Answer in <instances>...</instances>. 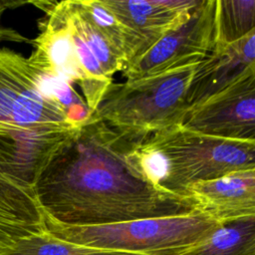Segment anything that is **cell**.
Instances as JSON below:
<instances>
[{
  "instance_id": "15",
  "label": "cell",
  "mask_w": 255,
  "mask_h": 255,
  "mask_svg": "<svg viewBox=\"0 0 255 255\" xmlns=\"http://www.w3.org/2000/svg\"><path fill=\"white\" fill-rule=\"evenodd\" d=\"M22 255H138L90 247L59 238L48 228L34 235Z\"/></svg>"
},
{
  "instance_id": "11",
  "label": "cell",
  "mask_w": 255,
  "mask_h": 255,
  "mask_svg": "<svg viewBox=\"0 0 255 255\" xmlns=\"http://www.w3.org/2000/svg\"><path fill=\"white\" fill-rule=\"evenodd\" d=\"M255 67V31L232 44L215 47L200 63L189 83V109L222 91Z\"/></svg>"
},
{
  "instance_id": "14",
  "label": "cell",
  "mask_w": 255,
  "mask_h": 255,
  "mask_svg": "<svg viewBox=\"0 0 255 255\" xmlns=\"http://www.w3.org/2000/svg\"><path fill=\"white\" fill-rule=\"evenodd\" d=\"M216 46L237 42L255 31V0H216Z\"/></svg>"
},
{
  "instance_id": "10",
  "label": "cell",
  "mask_w": 255,
  "mask_h": 255,
  "mask_svg": "<svg viewBox=\"0 0 255 255\" xmlns=\"http://www.w3.org/2000/svg\"><path fill=\"white\" fill-rule=\"evenodd\" d=\"M184 194L197 210L220 223L255 215V169H244L188 185Z\"/></svg>"
},
{
  "instance_id": "12",
  "label": "cell",
  "mask_w": 255,
  "mask_h": 255,
  "mask_svg": "<svg viewBox=\"0 0 255 255\" xmlns=\"http://www.w3.org/2000/svg\"><path fill=\"white\" fill-rule=\"evenodd\" d=\"M68 20L71 27L79 34L94 57L101 65L105 75L113 80L117 72L125 69V62L108 38L93 22L81 0H65Z\"/></svg>"
},
{
  "instance_id": "17",
  "label": "cell",
  "mask_w": 255,
  "mask_h": 255,
  "mask_svg": "<svg viewBox=\"0 0 255 255\" xmlns=\"http://www.w3.org/2000/svg\"><path fill=\"white\" fill-rule=\"evenodd\" d=\"M30 2L26 1H12V0H0V42L9 41V42H16V43H30L32 40L27 39L22 34H20L18 31L5 27L1 24V17L4 14L5 11L8 9H14L19 6H22L24 4H27Z\"/></svg>"
},
{
  "instance_id": "4",
  "label": "cell",
  "mask_w": 255,
  "mask_h": 255,
  "mask_svg": "<svg viewBox=\"0 0 255 255\" xmlns=\"http://www.w3.org/2000/svg\"><path fill=\"white\" fill-rule=\"evenodd\" d=\"M197 65L122 84L112 83L93 115L137 140L181 125L189 110L186 96Z\"/></svg>"
},
{
  "instance_id": "7",
  "label": "cell",
  "mask_w": 255,
  "mask_h": 255,
  "mask_svg": "<svg viewBox=\"0 0 255 255\" xmlns=\"http://www.w3.org/2000/svg\"><path fill=\"white\" fill-rule=\"evenodd\" d=\"M181 125L215 137L255 141V67L191 107Z\"/></svg>"
},
{
  "instance_id": "3",
  "label": "cell",
  "mask_w": 255,
  "mask_h": 255,
  "mask_svg": "<svg viewBox=\"0 0 255 255\" xmlns=\"http://www.w3.org/2000/svg\"><path fill=\"white\" fill-rule=\"evenodd\" d=\"M137 150L148 176L178 194H184L185 188L197 181L255 169V141L215 137L182 125L154 132L138 144Z\"/></svg>"
},
{
  "instance_id": "5",
  "label": "cell",
  "mask_w": 255,
  "mask_h": 255,
  "mask_svg": "<svg viewBox=\"0 0 255 255\" xmlns=\"http://www.w3.org/2000/svg\"><path fill=\"white\" fill-rule=\"evenodd\" d=\"M48 230L64 240L138 255H182L222 223L199 210L102 225H68L45 216Z\"/></svg>"
},
{
  "instance_id": "8",
  "label": "cell",
  "mask_w": 255,
  "mask_h": 255,
  "mask_svg": "<svg viewBox=\"0 0 255 255\" xmlns=\"http://www.w3.org/2000/svg\"><path fill=\"white\" fill-rule=\"evenodd\" d=\"M102 1L124 28L127 66L168 32L184 23L200 0Z\"/></svg>"
},
{
  "instance_id": "9",
  "label": "cell",
  "mask_w": 255,
  "mask_h": 255,
  "mask_svg": "<svg viewBox=\"0 0 255 255\" xmlns=\"http://www.w3.org/2000/svg\"><path fill=\"white\" fill-rule=\"evenodd\" d=\"M43 10L39 34L32 40L34 50L28 57L30 64L44 75L61 79L69 84L85 83L75 43L71 34L65 1L30 2Z\"/></svg>"
},
{
  "instance_id": "16",
  "label": "cell",
  "mask_w": 255,
  "mask_h": 255,
  "mask_svg": "<svg viewBox=\"0 0 255 255\" xmlns=\"http://www.w3.org/2000/svg\"><path fill=\"white\" fill-rule=\"evenodd\" d=\"M81 3L93 22L99 27L116 51L121 55L126 67V37L124 28L119 20L102 0H81Z\"/></svg>"
},
{
  "instance_id": "1",
  "label": "cell",
  "mask_w": 255,
  "mask_h": 255,
  "mask_svg": "<svg viewBox=\"0 0 255 255\" xmlns=\"http://www.w3.org/2000/svg\"><path fill=\"white\" fill-rule=\"evenodd\" d=\"M130 138L92 115L60 147L34 185L45 216L68 225H102L187 214L184 194L156 184Z\"/></svg>"
},
{
  "instance_id": "6",
  "label": "cell",
  "mask_w": 255,
  "mask_h": 255,
  "mask_svg": "<svg viewBox=\"0 0 255 255\" xmlns=\"http://www.w3.org/2000/svg\"><path fill=\"white\" fill-rule=\"evenodd\" d=\"M216 0H200L189 18L122 71L127 81L151 77L204 60L216 46Z\"/></svg>"
},
{
  "instance_id": "2",
  "label": "cell",
  "mask_w": 255,
  "mask_h": 255,
  "mask_svg": "<svg viewBox=\"0 0 255 255\" xmlns=\"http://www.w3.org/2000/svg\"><path fill=\"white\" fill-rule=\"evenodd\" d=\"M23 55L0 48V163L39 173L78 130Z\"/></svg>"
},
{
  "instance_id": "13",
  "label": "cell",
  "mask_w": 255,
  "mask_h": 255,
  "mask_svg": "<svg viewBox=\"0 0 255 255\" xmlns=\"http://www.w3.org/2000/svg\"><path fill=\"white\" fill-rule=\"evenodd\" d=\"M182 255H255V215L221 224Z\"/></svg>"
}]
</instances>
